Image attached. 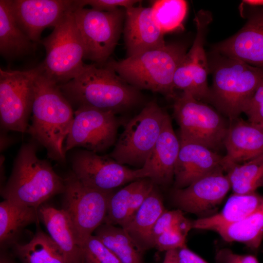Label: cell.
Returning <instances> with one entry per match:
<instances>
[{
    "mask_svg": "<svg viewBox=\"0 0 263 263\" xmlns=\"http://www.w3.org/2000/svg\"><path fill=\"white\" fill-rule=\"evenodd\" d=\"M42 72L35 81L32 122L27 132L46 149L51 159L64 162V143L74 120V112L58 84Z\"/></svg>",
    "mask_w": 263,
    "mask_h": 263,
    "instance_id": "6da1fadb",
    "label": "cell"
},
{
    "mask_svg": "<svg viewBox=\"0 0 263 263\" xmlns=\"http://www.w3.org/2000/svg\"><path fill=\"white\" fill-rule=\"evenodd\" d=\"M58 85L71 104L115 114L136 107L143 100L140 90L105 64H85L76 77Z\"/></svg>",
    "mask_w": 263,
    "mask_h": 263,
    "instance_id": "7a4b0ae2",
    "label": "cell"
},
{
    "mask_svg": "<svg viewBox=\"0 0 263 263\" xmlns=\"http://www.w3.org/2000/svg\"><path fill=\"white\" fill-rule=\"evenodd\" d=\"M35 142L24 143L15 159L11 174L1 188L4 200L22 206L38 208L55 195L63 193L64 179L47 161L37 154Z\"/></svg>",
    "mask_w": 263,
    "mask_h": 263,
    "instance_id": "3957f363",
    "label": "cell"
},
{
    "mask_svg": "<svg viewBox=\"0 0 263 263\" xmlns=\"http://www.w3.org/2000/svg\"><path fill=\"white\" fill-rule=\"evenodd\" d=\"M187 53L185 45L166 44L104 64L137 90H150L173 99L177 95L173 83L174 75Z\"/></svg>",
    "mask_w": 263,
    "mask_h": 263,
    "instance_id": "277c9868",
    "label": "cell"
},
{
    "mask_svg": "<svg viewBox=\"0 0 263 263\" xmlns=\"http://www.w3.org/2000/svg\"><path fill=\"white\" fill-rule=\"evenodd\" d=\"M209 62L212 75L210 102L231 121L244 112L261 81L263 68L214 52Z\"/></svg>",
    "mask_w": 263,
    "mask_h": 263,
    "instance_id": "5b68a950",
    "label": "cell"
},
{
    "mask_svg": "<svg viewBox=\"0 0 263 263\" xmlns=\"http://www.w3.org/2000/svg\"><path fill=\"white\" fill-rule=\"evenodd\" d=\"M39 43L46 53L40 64L42 73L57 84L73 79L83 70L85 65L83 62L85 48L74 11L66 14L52 33Z\"/></svg>",
    "mask_w": 263,
    "mask_h": 263,
    "instance_id": "8992f818",
    "label": "cell"
},
{
    "mask_svg": "<svg viewBox=\"0 0 263 263\" xmlns=\"http://www.w3.org/2000/svg\"><path fill=\"white\" fill-rule=\"evenodd\" d=\"M168 113L151 101L126 124L109 156L121 165L141 168L161 133Z\"/></svg>",
    "mask_w": 263,
    "mask_h": 263,
    "instance_id": "52a82bcc",
    "label": "cell"
},
{
    "mask_svg": "<svg viewBox=\"0 0 263 263\" xmlns=\"http://www.w3.org/2000/svg\"><path fill=\"white\" fill-rule=\"evenodd\" d=\"M173 99L180 141L199 143L211 150L223 143L228 127L216 111L188 92Z\"/></svg>",
    "mask_w": 263,
    "mask_h": 263,
    "instance_id": "ba28073f",
    "label": "cell"
},
{
    "mask_svg": "<svg viewBox=\"0 0 263 263\" xmlns=\"http://www.w3.org/2000/svg\"><path fill=\"white\" fill-rule=\"evenodd\" d=\"M40 64L27 71L0 69V121L2 129L27 132L32 113L35 81Z\"/></svg>",
    "mask_w": 263,
    "mask_h": 263,
    "instance_id": "9c48e42d",
    "label": "cell"
},
{
    "mask_svg": "<svg viewBox=\"0 0 263 263\" xmlns=\"http://www.w3.org/2000/svg\"><path fill=\"white\" fill-rule=\"evenodd\" d=\"M74 15L84 45V59L105 64L118 41L125 10L101 11L79 7Z\"/></svg>",
    "mask_w": 263,
    "mask_h": 263,
    "instance_id": "30bf717a",
    "label": "cell"
},
{
    "mask_svg": "<svg viewBox=\"0 0 263 263\" xmlns=\"http://www.w3.org/2000/svg\"><path fill=\"white\" fill-rule=\"evenodd\" d=\"M62 209L68 215L76 234L79 246L103 223L110 197L105 192L83 184L72 171L64 179Z\"/></svg>",
    "mask_w": 263,
    "mask_h": 263,
    "instance_id": "8fae6325",
    "label": "cell"
},
{
    "mask_svg": "<svg viewBox=\"0 0 263 263\" xmlns=\"http://www.w3.org/2000/svg\"><path fill=\"white\" fill-rule=\"evenodd\" d=\"M119 122L115 114L87 107H79L64 144L65 153L81 147L96 153L115 144Z\"/></svg>",
    "mask_w": 263,
    "mask_h": 263,
    "instance_id": "7c38bea8",
    "label": "cell"
},
{
    "mask_svg": "<svg viewBox=\"0 0 263 263\" xmlns=\"http://www.w3.org/2000/svg\"><path fill=\"white\" fill-rule=\"evenodd\" d=\"M72 172L85 186L111 192L121 186L142 178L140 168L131 169L109 156L86 150L76 151L72 158Z\"/></svg>",
    "mask_w": 263,
    "mask_h": 263,
    "instance_id": "4fadbf2b",
    "label": "cell"
},
{
    "mask_svg": "<svg viewBox=\"0 0 263 263\" xmlns=\"http://www.w3.org/2000/svg\"><path fill=\"white\" fill-rule=\"evenodd\" d=\"M18 24L34 42L38 43L47 27H54L68 13L78 8L77 0H10Z\"/></svg>",
    "mask_w": 263,
    "mask_h": 263,
    "instance_id": "5bb4252c",
    "label": "cell"
},
{
    "mask_svg": "<svg viewBox=\"0 0 263 263\" xmlns=\"http://www.w3.org/2000/svg\"><path fill=\"white\" fill-rule=\"evenodd\" d=\"M223 169H218L192 182L188 187L175 189L173 199L182 211L201 214L219 204L230 184Z\"/></svg>",
    "mask_w": 263,
    "mask_h": 263,
    "instance_id": "9a60e30c",
    "label": "cell"
},
{
    "mask_svg": "<svg viewBox=\"0 0 263 263\" xmlns=\"http://www.w3.org/2000/svg\"><path fill=\"white\" fill-rule=\"evenodd\" d=\"M255 10L237 33L215 46L214 52L263 68V7Z\"/></svg>",
    "mask_w": 263,
    "mask_h": 263,
    "instance_id": "2e32d148",
    "label": "cell"
},
{
    "mask_svg": "<svg viewBox=\"0 0 263 263\" xmlns=\"http://www.w3.org/2000/svg\"><path fill=\"white\" fill-rule=\"evenodd\" d=\"M180 149V142L167 114L158 138L145 164L140 168L142 178L154 184L167 185L172 182Z\"/></svg>",
    "mask_w": 263,
    "mask_h": 263,
    "instance_id": "e0dca14e",
    "label": "cell"
},
{
    "mask_svg": "<svg viewBox=\"0 0 263 263\" xmlns=\"http://www.w3.org/2000/svg\"><path fill=\"white\" fill-rule=\"evenodd\" d=\"M164 35L153 19L151 7L139 5L125 9L124 37L127 57L165 46Z\"/></svg>",
    "mask_w": 263,
    "mask_h": 263,
    "instance_id": "ac0fdd59",
    "label": "cell"
},
{
    "mask_svg": "<svg viewBox=\"0 0 263 263\" xmlns=\"http://www.w3.org/2000/svg\"><path fill=\"white\" fill-rule=\"evenodd\" d=\"M180 142V149L174 169L175 189L186 188L218 169H224V156L200 144Z\"/></svg>",
    "mask_w": 263,
    "mask_h": 263,
    "instance_id": "d6986e66",
    "label": "cell"
},
{
    "mask_svg": "<svg viewBox=\"0 0 263 263\" xmlns=\"http://www.w3.org/2000/svg\"><path fill=\"white\" fill-rule=\"evenodd\" d=\"M212 20L210 13L201 10L196 14L194 21L196 34L193 43L178 65L179 69L191 76L193 81V96L198 100L209 101L210 88L207 76L210 72L208 59L204 49L206 32Z\"/></svg>",
    "mask_w": 263,
    "mask_h": 263,
    "instance_id": "ffe728a7",
    "label": "cell"
},
{
    "mask_svg": "<svg viewBox=\"0 0 263 263\" xmlns=\"http://www.w3.org/2000/svg\"><path fill=\"white\" fill-rule=\"evenodd\" d=\"M228 127L223 143L225 171L230 166L240 164L263 154V127L236 118Z\"/></svg>",
    "mask_w": 263,
    "mask_h": 263,
    "instance_id": "44dd1931",
    "label": "cell"
},
{
    "mask_svg": "<svg viewBox=\"0 0 263 263\" xmlns=\"http://www.w3.org/2000/svg\"><path fill=\"white\" fill-rule=\"evenodd\" d=\"M39 219L69 263H82L81 250L71 221L64 210L41 205Z\"/></svg>",
    "mask_w": 263,
    "mask_h": 263,
    "instance_id": "7402d4cb",
    "label": "cell"
},
{
    "mask_svg": "<svg viewBox=\"0 0 263 263\" xmlns=\"http://www.w3.org/2000/svg\"><path fill=\"white\" fill-rule=\"evenodd\" d=\"M165 210L162 197L154 187L124 228L143 253L154 247L152 230L158 218Z\"/></svg>",
    "mask_w": 263,
    "mask_h": 263,
    "instance_id": "603a6c76",
    "label": "cell"
},
{
    "mask_svg": "<svg viewBox=\"0 0 263 263\" xmlns=\"http://www.w3.org/2000/svg\"><path fill=\"white\" fill-rule=\"evenodd\" d=\"M34 42L21 28L12 12L10 0H0V54L13 60L34 51Z\"/></svg>",
    "mask_w": 263,
    "mask_h": 263,
    "instance_id": "cb8c5ba5",
    "label": "cell"
},
{
    "mask_svg": "<svg viewBox=\"0 0 263 263\" xmlns=\"http://www.w3.org/2000/svg\"><path fill=\"white\" fill-rule=\"evenodd\" d=\"M263 205V196L255 191L232 194L222 209L212 216L192 222V228L212 230L214 228L244 219Z\"/></svg>",
    "mask_w": 263,
    "mask_h": 263,
    "instance_id": "d4e9b609",
    "label": "cell"
},
{
    "mask_svg": "<svg viewBox=\"0 0 263 263\" xmlns=\"http://www.w3.org/2000/svg\"><path fill=\"white\" fill-rule=\"evenodd\" d=\"M212 230L226 242L241 243L251 249H258L263 239V205L244 219Z\"/></svg>",
    "mask_w": 263,
    "mask_h": 263,
    "instance_id": "484cf974",
    "label": "cell"
},
{
    "mask_svg": "<svg viewBox=\"0 0 263 263\" xmlns=\"http://www.w3.org/2000/svg\"><path fill=\"white\" fill-rule=\"evenodd\" d=\"M38 208L15 204L4 200L0 203V243L1 246L14 244L18 234L27 225L38 223Z\"/></svg>",
    "mask_w": 263,
    "mask_h": 263,
    "instance_id": "4316f807",
    "label": "cell"
},
{
    "mask_svg": "<svg viewBox=\"0 0 263 263\" xmlns=\"http://www.w3.org/2000/svg\"><path fill=\"white\" fill-rule=\"evenodd\" d=\"M13 249L21 263H69L50 236L39 229L28 243H15Z\"/></svg>",
    "mask_w": 263,
    "mask_h": 263,
    "instance_id": "83f0119b",
    "label": "cell"
},
{
    "mask_svg": "<svg viewBox=\"0 0 263 263\" xmlns=\"http://www.w3.org/2000/svg\"><path fill=\"white\" fill-rule=\"evenodd\" d=\"M94 233L121 263H143V253L123 228L103 223Z\"/></svg>",
    "mask_w": 263,
    "mask_h": 263,
    "instance_id": "f1b7e54d",
    "label": "cell"
},
{
    "mask_svg": "<svg viewBox=\"0 0 263 263\" xmlns=\"http://www.w3.org/2000/svg\"><path fill=\"white\" fill-rule=\"evenodd\" d=\"M234 193L255 191L263 179V154L248 161L233 164L225 170Z\"/></svg>",
    "mask_w": 263,
    "mask_h": 263,
    "instance_id": "f546056e",
    "label": "cell"
},
{
    "mask_svg": "<svg viewBox=\"0 0 263 263\" xmlns=\"http://www.w3.org/2000/svg\"><path fill=\"white\" fill-rule=\"evenodd\" d=\"M153 19L164 34L182 26L187 12V2L184 0H157L152 6Z\"/></svg>",
    "mask_w": 263,
    "mask_h": 263,
    "instance_id": "4dcf8cb0",
    "label": "cell"
},
{
    "mask_svg": "<svg viewBox=\"0 0 263 263\" xmlns=\"http://www.w3.org/2000/svg\"><path fill=\"white\" fill-rule=\"evenodd\" d=\"M133 181L111 195L107 214L103 223L124 228L130 219L131 196Z\"/></svg>",
    "mask_w": 263,
    "mask_h": 263,
    "instance_id": "1f68e13d",
    "label": "cell"
},
{
    "mask_svg": "<svg viewBox=\"0 0 263 263\" xmlns=\"http://www.w3.org/2000/svg\"><path fill=\"white\" fill-rule=\"evenodd\" d=\"M82 263H121L114 254L94 235L80 246Z\"/></svg>",
    "mask_w": 263,
    "mask_h": 263,
    "instance_id": "d6a6232c",
    "label": "cell"
},
{
    "mask_svg": "<svg viewBox=\"0 0 263 263\" xmlns=\"http://www.w3.org/2000/svg\"><path fill=\"white\" fill-rule=\"evenodd\" d=\"M192 222L186 218L175 227L162 233L155 239L154 247L158 251L167 252L187 246L186 238L192 228Z\"/></svg>",
    "mask_w": 263,
    "mask_h": 263,
    "instance_id": "836d02e7",
    "label": "cell"
},
{
    "mask_svg": "<svg viewBox=\"0 0 263 263\" xmlns=\"http://www.w3.org/2000/svg\"><path fill=\"white\" fill-rule=\"evenodd\" d=\"M186 218L182 211L179 209L165 210L158 218L153 227L152 232L153 244L159 235L175 227Z\"/></svg>",
    "mask_w": 263,
    "mask_h": 263,
    "instance_id": "e575fe53",
    "label": "cell"
},
{
    "mask_svg": "<svg viewBox=\"0 0 263 263\" xmlns=\"http://www.w3.org/2000/svg\"><path fill=\"white\" fill-rule=\"evenodd\" d=\"M248 121L263 127V79L261 81L244 112Z\"/></svg>",
    "mask_w": 263,
    "mask_h": 263,
    "instance_id": "d590c367",
    "label": "cell"
},
{
    "mask_svg": "<svg viewBox=\"0 0 263 263\" xmlns=\"http://www.w3.org/2000/svg\"><path fill=\"white\" fill-rule=\"evenodd\" d=\"M78 7H84L90 5L93 9L101 11H111L115 10L119 7L125 9L134 6L139 2L136 0H77Z\"/></svg>",
    "mask_w": 263,
    "mask_h": 263,
    "instance_id": "8d00e7d4",
    "label": "cell"
},
{
    "mask_svg": "<svg viewBox=\"0 0 263 263\" xmlns=\"http://www.w3.org/2000/svg\"><path fill=\"white\" fill-rule=\"evenodd\" d=\"M215 259L216 263H259L254 255L236 254L227 248L219 250Z\"/></svg>",
    "mask_w": 263,
    "mask_h": 263,
    "instance_id": "74e56055",
    "label": "cell"
},
{
    "mask_svg": "<svg viewBox=\"0 0 263 263\" xmlns=\"http://www.w3.org/2000/svg\"><path fill=\"white\" fill-rule=\"evenodd\" d=\"M178 256L180 263H208L187 246L178 249Z\"/></svg>",
    "mask_w": 263,
    "mask_h": 263,
    "instance_id": "f35d334b",
    "label": "cell"
},
{
    "mask_svg": "<svg viewBox=\"0 0 263 263\" xmlns=\"http://www.w3.org/2000/svg\"><path fill=\"white\" fill-rule=\"evenodd\" d=\"M162 263H180L178 249L170 250L166 252Z\"/></svg>",
    "mask_w": 263,
    "mask_h": 263,
    "instance_id": "ab89813d",
    "label": "cell"
},
{
    "mask_svg": "<svg viewBox=\"0 0 263 263\" xmlns=\"http://www.w3.org/2000/svg\"><path fill=\"white\" fill-rule=\"evenodd\" d=\"M242 3L256 8L263 7V0H244L242 1Z\"/></svg>",
    "mask_w": 263,
    "mask_h": 263,
    "instance_id": "60d3db41",
    "label": "cell"
},
{
    "mask_svg": "<svg viewBox=\"0 0 263 263\" xmlns=\"http://www.w3.org/2000/svg\"><path fill=\"white\" fill-rule=\"evenodd\" d=\"M0 263H16L9 257L4 253H1Z\"/></svg>",
    "mask_w": 263,
    "mask_h": 263,
    "instance_id": "b9f144b4",
    "label": "cell"
},
{
    "mask_svg": "<svg viewBox=\"0 0 263 263\" xmlns=\"http://www.w3.org/2000/svg\"><path fill=\"white\" fill-rule=\"evenodd\" d=\"M261 187H263V180H262V183H261Z\"/></svg>",
    "mask_w": 263,
    "mask_h": 263,
    "instance_id": "7bdbcfd3",
    "label": "cell"
}]
</instances>
